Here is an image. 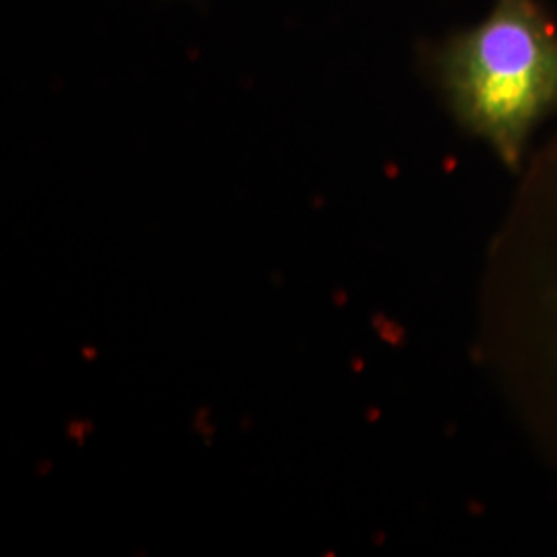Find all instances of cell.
<instances>
[{"mask_svg": "<svg viewBox=\"0 0 557 557\" xmlns=\"http://www.w3.org/2000/svg\"><path fill=\"white\" fill-rule=\"evenodd\" d=\"M490 246L479 349L510 418L557 475V126Z\"/></svg>", "mask_w": 557, "mask_h": 557, "instance_id": "1", "label": "cell"}, {"mask_svg": "<svg viewBox=\"0 0 557 557\" xmlns=\"http://www.w3.org/2000/svg\"><path fill=\"white\" fill-rule=\"evenodd\" d=\"M418 66L458 126L518 176L557 116V20L545 0H492L481 20L421 40Z\"/></svg>", "mask_w": 557, "mask_h": 557, "instance_id": "2", "label": "cell"}]
</instances>
